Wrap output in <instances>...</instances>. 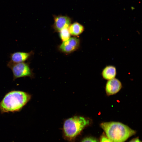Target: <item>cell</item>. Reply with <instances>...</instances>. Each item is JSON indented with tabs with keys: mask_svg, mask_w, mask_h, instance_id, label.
<instances>
[{
	"mask_svg": "<svg viewBox=\"0 0 142 142\" xmlns=\"http://www.w3.org/2000/svg\"><path fill=\"white\" fill-rule=\"evenodd\" d=\"M116 69L113 65L106 66L103 69L102 75L103 78L107 80H110L115 78L116 75Z\"/></svg>",
	"mask_w": 142,
	"mask_h": 142,
	"instance_id": "9c48e42d",
	"label": "cell"
},
{
	"mask_svg": "<svg viewBox=\"0 0 142 142\" xmlns=\"http://www.w3.org/2000/svg\"><path fill=\"white\" fill-rule=\"evenodd\" d=\"M100 142H112L104 134L101 136Z\"/></svg>",
	"mask_w": 142,
	"mask_h": 142,
	"instance_id": "4fadbf2b",
	"label": "cell"
},
{
	"mask_svg": "<svg viewBox=\"0 0 142 142\" xmlns=\"http://www.w3.org/2000/svg\"><path fill=\"white\" fill-rule=\"evenodd\" d=\"M80 39L76 37H70L68 40L62 42L58 47L60 52L66 54L71 53L77 50L80 47Z\"/></svg>",
	"mask_w": 142,
	"mask_h": 142,
	"instance_id": "5b68a950",
	"label": "cell"
},
{
	"mask_svg": "<svg viewBox=\"0 0 142 142\" xmlns=\"http://www.w3.org/2000/svg\"><path fill=\"white\" fill-rule=\"evenodd\" d=\"M7 66L12 71L13 80L21 77H28L31 78L34 77V74L30 67L29 62L13 63L8 62Z\"/></svg>",
	"mask_w": 142,
	"mask_h": 142,
	"instance_id": "277c9868",
	"label": "cell"
},
{
	"mask_svg": "<svg viewBox=\"0 0 142 142\" xmlns=\"http://www.w3.org/2000/svg\"><path fill=\"white\" fill-rule=\"evenodd\" d=\"M81 142H99V141L95 138L90 137L84 139Z\"/></svg>",
	"mask_w": 142,
	"mask_h": 142,
	"instance_id": "7c38bea8",
	"label": "cell"
},
{
	"mask_svg": "<svg viewBox=\"0 0 142 142\" xmlns=\"http://www.w3.org/2000/svg\"><path fill=\"white\" fill-rule=\"evenodd\" d=\"M31 97V94L24 91L13 90L9 92L0 102L1 113L20 111Z\"/></svg>",
	"mask_w": 142,
	"mask_h": 142,
	"instance_id": "6da1fadb",
	"label": "cell"
},
{
	"mask_svg": "<svg viewBox=\"0 0 142 142\" xmlns=\"http://www.w3.org/2000/svg\"><path fill=\"white\" fill-rule=\"evenodd\" d=\"M33 51L29 52H17L10 54V60L9 62L13 63L25 62L28 60L33 54Z\"/></svg>",
	"mask_w": 142,
	"mask_h": 142,
	"instance_id": "52a82bcc",
	"label": "cell"
},
{
	"mask_svg": "<svg viewBox=\"0 0 142 142\" xmlns=\"http://www.w3.org/2000/svg\"><path fill=\"white\" fill-rule=\"evenodd\" d=\"M129 142H141L139 139L137 138L134 139Z\"/></svg>",
	"mask_w": 142,
	"mask_h": 142,
	"instance_id": "5bb4252c",
	"label": "cell"
},
{
	"mask_svg": "<svg viewBox=\"0 0 142 142\" xmlns=\"http://www.w3.org/2000/svg\"><path fill=\"white\" fill-rule=\"evenodd\" d=\"M100 126L112 142H124L136 133L127 125L119 122H103Z\"/></svg>",
	"mask_w": 142,
	"mask_h": 142,
	"instance_id": "7a4b0ae2",
	"label": "cell"
},
{
	"mask_svg": "<svg viewBox=\"0 0 142 142\" xmlns=\"http://www.w3.org/2000/svg\"><path fill=\"white\" fill-rule=\"evenodd\" d=\"M68 29L71 35L77 36L82 34L84 30V26L77 22L71 23Z\"/></svg>",
	"mask_w": 142,
	"mask_h": 142,
	"instance_id": "30bf717a",
	"label": "cell"
},
{
	"mask_svg": "<svg viewBox=\"0 0 142 142\" xmlns=\"http://www.w3.org/2000/svg\"><path fill=\"white\" fill-rule=\"evenodd\" d=\"M59 32L60 38L62 42L70 38L71 34L68 28H63Z\"/></svg>",
	"mask_w": 142,
	"mask_h": 142,
	"instance_id": "8fae6325",
	"label": "cell"
},
{
	"mask_svg": "<svg viewBox=\"0 0 142 142\" xmlns=\"http://www.w3.org/2000/svg\"><path fill=\"white\" fill-rule=\"evenodd\" d=\"M90 123L89 119L81 116H74L69 118L65 120L63 124L64 134L69 139H74Z\"/></svg>",
	"mask_w": 142,
	"mask_h": 142,
	"instance_id": "3957f363",
	"label": "cell"
},
{
	"mask_svg": "<svg viewBox=\"0 0 142 142\" xmlns=\"http://www.w3.org/2000/svg\"><path fill=\"white\" fill-rule=\"evenodd\" d=\"M121 87V83L118 79L114 78L109 80L106 86V93L108 95L115 94L119 92Z\"/></svg>",
	"mask_w": 142,
	"mask_h": 142,
	"instance_id": "ba28073f",
	"label": "cell"
},
{
	"mask_svg": "<svg viewBox=\"0 0 142 142\" xmlns=\"http://www.w3.org/2000/svg\"><path fill=\"white\" fill-rule=\"evenodd\" d=\"M53 17L54 22L52 27L56 32H59L64 28H69L72 23V18L67 15H53Z\"/></svg>",
	"mask_w": 142,
	"mask_h": 142,
	"instance_id": "8992f818",
	"label": "cell"
}]
</instances>
